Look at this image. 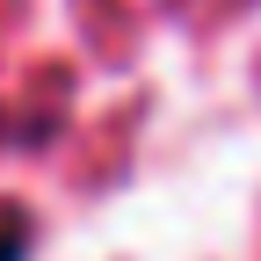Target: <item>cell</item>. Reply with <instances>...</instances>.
<instances>
[{
    "label": "cell",
    "instance_id": "obj_1",
    "mask_svg": "<svg viewBox=\"0 0 261 261\" xmlns=\"http://www.w3.org/2000/svg\"><path fill=\"white\" fill-rule=\"evenodd\" d=\"M29 254V218L15 203H0V261H22Z\"/></svg>",
    "mask_w": 261,
    "mask_h": 261
}]
</instances>
